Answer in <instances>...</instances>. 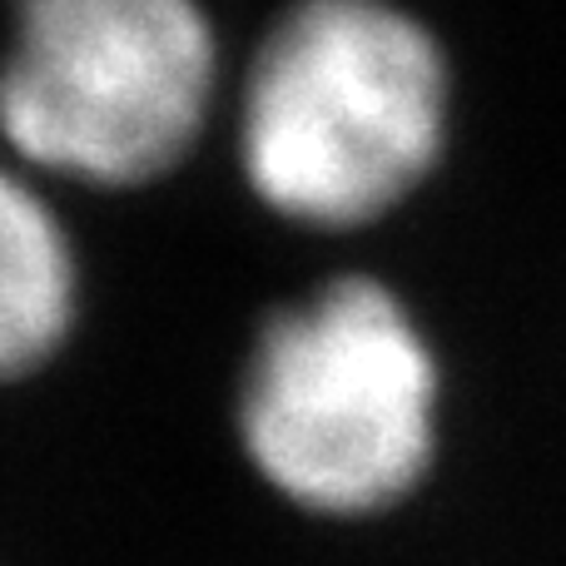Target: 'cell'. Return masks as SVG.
Returning a JSON list of instances; mask_svg holds the SVG:
<instances>
[{
  "label": "cell",
  "instance_id": "cell-1",
  "mask_svg": "<svg viewBox=\"0 0 566 566\" xmlns=\"http://www.w3.org/2000/svg\"><path fill=\"white\" fill-rule=\"evenodd\" d=\"M448 65L388 0H298L259 45L239 99V165L274 214L353 229L432 169Z\"/></svg>",
  "mask_w": 566,
  "mask_h": 566
},
{
  "label": "cell",
  "instance_id": "cell-2",
  "mask_svg": "<svg viewBox=\"0 0 566 566\" xmlns=\"http://www.w3.org/2000/svg\"><path fill=\"white\" fill-rule=\"evenodd\" d=\"M438 432V363L378 279H338L269 318L239 388L259 478L328 517H368L418 488Z\"/></svg>",
  "mask_w": 566,
  "mask_h": 566
},
{
  "label": "cell",
  "instance_id": "cell-3",
  "mask_svg": "<svg viewBox=\"0 0 566 566\" xmlns=\"http://www.w3.org/2000/svg\"><path fill=\"white\" fill-rule=\"evenodd\" d=\"M219 45L199 0H10L0 139L80 185H149L195 149Z\"/></svg>",
  "mask_w": 566,
  "mask_h": 566
},
{
  "label": "cell",
  "instance_id": "cell-4",
  "mask_svg": "<svg viewBox=\"0 0 566 566\" xmlns=\"http://www.w3.org/2000/svg\"><path fill=\"white\" fill-rule=\"evenodd\" d=\"M75 318V254L50 205L0 165V378L40 368Z\"/></svg>",
  "mask_w": 566,
  "mask_h": 566
}]
</instances>
